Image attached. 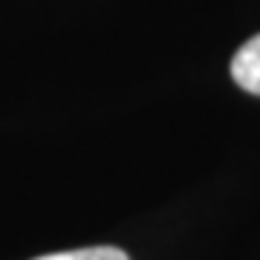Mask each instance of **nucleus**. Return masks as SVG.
I'll list each match as a JSON object with an SVG mask.
<instances>
[{"instance_id": "obj_1", "label": "nucleus", "mask_w": 260, "mask_h": 260, "mask_svg": "<svg viewBox=\"0 0 260 260\" xmlns=\"http://www.w3.org/2000/svg\"><path fill=\"white\" fill-rule=\"evenodd\" d=\"M232 78L246 93L260 95V35L249 38L232 58Z\"/></svg>"}, {"instance_id": "obj_2", "label": "nucleus", "mask_w": 260, "mask_h": 260, "mask_svg": "<svg viewBox=\"0 0 260 260\" xmlns=\"http://www.w3.org/2000/svg\"><path fill=\"white\" fill-rule=\"evenodd\" d=\"M35 260H130L127 254L116 246H90V249H73V251H55Z\"/></svg>"}]
</instances>
